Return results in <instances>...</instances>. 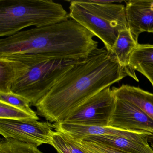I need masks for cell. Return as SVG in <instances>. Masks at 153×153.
<instances>
[{"mask_svg":"<svg viewBox=\"0 0 153 153\" xmlns=\"http://www.w3.org/2000/svg\"><path fill=\"white\" fill-rule=\"evenodd\" d=\"M108 126L153 135V120L136 105L116 98Z\"/></svg>","mask_w":153,"mask_h":153,"instance_id":"cell-8","label":"cell"},{"mask_svg":"<svg viewBox=\"0 0 153 153\" xmlns=\"http://www.w3.org/2000/svg\"><path fill=\"white\" fill-rule=\"evenodd\" d=\"M0 153H43L32 144L5 139L0 142Z\"/></svg>","mask_w":153,"mask_h":153,"instance_id":"cell-16","label":"cell"},{"mask_svg":"<svg viewBox=\"0 0 153 153\" xmlns=\"http://www.w3.org/2000/svg\"><path fill=\"white\" fill-rule=\"evenodd\" d=\"M16 60L27 64L29 68L27 73L14 84L11 90L28 99L31 105L35 106L69 70L80 61L51 59Z\"/></svg>","mask_w":153,"mask_h":153,"instance_id":"cell-5","label":"cell"},{"mask_svg":"<svg viewBox=\"0 0 153 153\" xmlns=\"http://www.w3.org/2000/svg\"><path fill=\"white\" fill-rule=\"evenodd\" d=\"M75 141L82 147L87 153H124L94 141L88 137Z\"/></svg>","mask_w":153,"mask_h":153,"instance_id":"cell-19","label":"cell"},{"mask_svg":"<svg viewBox=\"0 0 153 153\" xmlns=\"http://www.w3.org/2000/svg\"><path fill=\"white\" fill-rule=\"evenodd\" d=\"M67 1L70 3V18L98 37L109 51L120 32L128 28L124 5L99 3L96 0Z\"/></svg>","mask_w":153,"mask_h":153,"instance_id":"cell-4","label":"cell"},{"mask_svg":"<svg viewBox=\"0 0 153 153\" xmlns=\"http://www.w3.org/2000/svg\"><path fill=\"white\" fill-rule=\"evenodd\" d=\"M87 137L123 153H153L149 138L131 139L110 136H92Z\"/></svg>","mask_w":153,"mask_h":153,"instance_id":"cell-12","label":"cell"},{"mask_svg":"<svg viewBox=\"0 0 153 153\" xmlns=\"http://www.w3.org/2000/svg\"><path fill=\"white\" fill-rule=\"evenodd\" d=\"M127 76L111 51L97 48L69 70L38 102L36 114L62 122L86 100Z\"/></svg>","mask_w":153,"mask_h":153,"instance_id":"cell-1","label":"cell"},{"mask_svg":"<svg viewBox=\"0 0 153 153\" xmlns=\"http://www.w3.org/2000/svg\"><path fill=\"white\" fill-rule=\"evenodd\" d=\"M125 2L128 28L138 42L141 33H153V0H131Z\"/></svg>","mask_w":153,"mask_h":153,"instance_id":"cell-9","label":"cell"},{"mask_svg":"<svg viewBox=\"0 0 153 153\" xmlns=\"http://www.w3.org/2000/svg\"><path fill=\"white\" fill-rule=\"evenodd\" d=\"M130 64L134 71L144 75L153 87V45H138L133 52Z\"/></svg>","mask_w":153,"mask_h":153,"instance_id":"cell-14","label":"cell"},{"mask_svg":"<svg viewBox=\"0 0 153 153\" xmlns=\"http://www.w3.org/2000/svg\"><path fill=\"white\" fill-rule=\"evenodd\" d=\"M94 36L70 18L1 39L0 58L82 60L98 48Z\"/></svg>","mask_w":153,"mask_h":153,"instance_id":"cell-2","label":"cell"},{"mask_svg":"<svg viewBox=\"0 0 153 153\" xmlns=\"http://www.w3.org/2000/svg\"><path fill=\"white\" fill-rule=\"evenodd\" d=\"M115 101L116 97L109 87L86 100L60 123L108 126Z\"/></svg>","mask_w":153,"mask_h":153,"instance_id":"cell-6","label":"cell"},{"mask_svg":"<svg viewBox=\"0 0 153 153\" xmlns=\"http://www.w3.org/2000/svg\"><path fill=\"white\" fill-rule=\"evenodd\" d=\"M53 128V124L48 121L0 119V134L5 139L37 147L43 144L51 145Z\"/></svg>","mask_w":153,"mask_h":153,"instance_id":"cell-7","label":"cell"},{"mask_svg":"<svg viewBox=\"0 0 153 153\" xmlns=\"http://www.w3.org/2000/svg\"><path fill=\"white\" fill-rule=\"evenodd\" d=\"M70 19L52 0H0V36L9 37L30 27H41Z\"/></svg>","mask_w":153,"mask_h":153,"instance_id":"cell-3","label":"cell"},{"mask_svg":"<svg viewBox=\"0 0 153 153\" xmlns=\"http://www.w3.org/2000/svg\"><path fill=\"white\" fill-rule=\"evenodd\" d=\"M0 119L10 120H36L37 118L15 106L0 102Z\"/></svg>","mask_w":153,"mask_h":153,"instance_id":"cell-18","label":"cell"},{"mask_svg":"<svg viewBox=\"0 0 153 153\" xmlns=\"http://www.w3.org/2000/svg\"><path fill=\"white\" fill-rule=\"evenodd\" d=\"M29 66L22 62L0 58V92H12L13 85L28 71Z\"/></svg>","mask_w":153,"mask_h":153,"instance_id":"cell-13","label":"cell"},{"mask_svg":"<svg viewBox=\"0 0 153 153\" xmlns=\"http://www.w3.org/2000/svg\"><path fill=\"white\" fill-rule=\"evenodd\" d=\"M148 141L149 145L153 149V135L149 136V138L148 139Z\"/></svg>","mask_w":153,"mask_h":153,"instance_id":"cell-20","label":"cell"},{"mask_svg":"<svg viewBox=\"0 0 153 153\" xmlns=\"http://www.w3.org/2000/svg\"><path fill=\"white\" fill-rule=\"evenodd\" d=\"M51 145L59 153H87L76 141L60 131H53Z\"/></svg>","mask_w":153,"mask_h":153,"instance_id":"cell-15","label":"cell"},{"mask_svg":"<svg viewBox=\"0 0 153 153\" xmlns=\"http://www.w3.org/2000/svg\"><path fill=\"white\" fill-rule=\"evenodd\" d=\"M138 44L128 28L120 32L111 51L128 76L137 82L139 79L136 76L135 71L131 66L130 60L133 52Z\"/></svg>","mask_w":153,"mask_h":153,"instance_id":"cell-10","label":"cell"},{"mask_svg":"<svg viewBox=\"0 0 153 153\" xmlns=\"http://www.w3.org/2000/svg\"><path fill=\"white\" fill-rule=\"evenodd\" d=\"M0 102L23 110L39 120L36 112L30 107L31 103L30 101L22 96L12 92L9 93L0 92Z\"/></svg>","mask_w":153,"mask_h":153,"instance_id":"cell-17","label":"cell"},{"mask_svg":"<svg viewBox=\"0 0 153 153\" xmlns=\"http://www.w3.org/2000/svg\"><path fill=\"white\" fill-rule=\"evenodd\" d=\"M112 90L116 98L136 105L153 120V94L124 84L119 88L113 87Z\"/></svg>","mask_w":153,"mask_h":153,"instance_id":"cell-11","label":"cell"}]
</instances>
